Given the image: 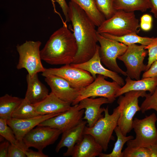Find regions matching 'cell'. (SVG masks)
Wrapping results in <instances>:
<instances>
[{
  "label": "cell",
  "mask_w": 157,
  "mask_h": 157,
  "mask_svg": "<svg viewBox=\"0 0 157 157\" xmlns=\"http://www.w3.org/2000/svg\"><path fill=\"white\" fill-rule=\"evenodd\" d=\"M68 15L73 26L78 51L71 64H78L89 60L95 54L98 42L96 26L84 11L70 1Z\"/></svg>",
  "instance_id": "cell-1"
},
{
  "label": "cell",
  "mask_w": 157,
  "mask_h": 157,
  "mask_svg": "<svg viewBox=\"0 0 157 157\" xmlns=\"http://www.w3.org/2000/svg\"><path fill=\"white\" fill-rule=\"evenodd\" d=\"M78 47L73 33L67 24L55 31L40 50L42 60L51 65L71 64Z\"/></svg>",
  "instance_id": "cell-2"
},
{
  "label": "cell",
  "mask_w": 157,
  "mask_h": 157,
  "mask_svg": "<svg viewBox=\"0 0 157 157\" xmlns=\"http://www.w3.org/2000/svg\"><path fill=\"white\" fill-rule=\"evenodd\" d=\"M140 28L138 19L134 12L118 10L98 27L97 32L120 36L131 33L138 34L140 30Z\"/></svg>",
  "instance_id": "cell-3"
},
{
  "label": "cell",
  "mask_w": 157,
  "mask_h": 157,
  "mask_svg": "<svg viewBox=\"0 0 157 157\" xmlns=\"http://www.w3.org/2000/svg\"><path fill=\"white\" fill-rule=\"evenodd\" d=\"M104 116L100 118L93 126L91 127L85 126L84 134H88L92 136L102 147L103 150L106 151L110 141L115 140L112 134L117 126L120 111L118 106L113 109L112 114L110 115L107 106L104 108Z\"/></svg>",
  "instance_id": "cell-4"
},
{
  "label": "cell",
  "mask_w": 157,
  "mask_h": 157,
  "mask_svg": "<svg viewBox=\"0 0 157 157\" xmlns=\"http://www.w3.org/2000/svg\"><path fill=\"white\" fill-rule=\"evenodd\" d=\"M157 117L154 113L142 119L135 118L133 120L132 128L136 137L127 142V146L149 148L157 146Z\"/></svg>",
  "instance_id": "cell-5"
},
{
  "label": "cell",
  "mask_w": 157,
  "mask_h": 157,
  "mask_svg": "<svg viewBox=\"0 0 157 157\" xmlns=\"http://www.w3.org/2000/svg\"><path fill=\"white\" fill-rule=\"evenodd\" d=\"M119 97L117 103L120 111L117 126L124 135L126 136L133 129V117L136 114L141 111L138 105V98L145 97L146 91H132Z\"/></svg>",
  "instance_id": "cell-6"
},
{
  "label": "cell",
  "mask_w": 157,
  "mask_h": 157,
  "mask_svg": "<svg viewBox=\"0 0 157 157\" xmlns=\"http://www.w3.org/2000/svg\"><path fill=\"white\" fill-rule=\"evenodd\" d=\"M41 44V42L39 41H26L16 46L19 55V61L16 66L17 69H25L31 77L45 70V68L41 62L40 50Z\"/></svg>",
  "instance_id": "cell-7"
},
{
  "label": "cell",
  "mask_w": 157,
  "mask_h": 157,
  "mask_svg": "<svg viewBox=\"0 0 157 157\" xmlns=\"http://www.w3.org/2000/svg\"><path fill=\"white\" fill-rule=\"evenodd\" d=\"M106 76L98 74L94 81L88 86L80 90L78 97L72 104L73 106L78 104L82 99L86 98L104 97L107 98L110 103L115 100L116 95L121 87L114 81L109 82L105 79Z\"/></svg>",
  "instance_id": "cell-8"
},
{
  "label": "cell",
  "mask_w": 157,
  "mask_h": 157,
  "mask_svg": "<svg viewBox=\"0 0 157 157\" xmlns=\"http://www.w3.org/2000/svg\"><path fill=\"white\" fill-rule=\"evenodd\" d=\"M97 38L100 44L99 53L101 62L110 70L127 76L126 72L118 66L117 59L125 52L128 46L105 38L99 34L97 33Z\"/></svg>",
  "instance_id": "cell-9"
},
{
  "label": "cell",
  "mask_w": 157,
  "mask_h": 157,
  "mask_svg": "<svg viewBox=\"0 0 157 157\" xmlns=\"http://www.w3.org/2000/svg\"><path fill=\"white\" fill-rule=\"evenodd\" d=\"M53 75L61 77L73 88L81 90L89 85L94 79L88 72L71 65H64L58 68H45L42 75L45 77Z\"/></svg>",
  "instance_id": "cell-10"
},
{
  "label": "cell",
  "mask_w": 157,
  "mask_h": 157,
  "mask_svg": "<svg viewBox=\"0 0 157 157\" xmlns=\"http://www.w3.org/2000/svg\"><path fill=\"white\" fill-rule=\"evenodd\" d=\"M125 52L117 59L122 61L126 68L127 76L139 80L141 72L146 71V65L143 62L148 53L145 46L133 44L127 46Z\"/></svg>",
  "instance_id": "cell-11"
},
{
  "label": "cell",
  "mask_w": 157,
  "mask_h": 157,
  "mask_svg": "<svg viewBox=\"0 0 157 157\" xmlns=\"http://www.w3.org/2000/svg\"><path fill=\"white\" fill-rule=\"evenodd\" d=\"M62 133L61 130L49 126H37L26 134L23 140L28 147L42 151L47 146L53 144Z\"/></svg>",
  "instance_id": "cell-12"
},
{
  "label": "cell",
  "mask_w": 157,
  "mask_h": 157,
  "mask_svg": "<svg viewBox=\"0 0 157 157\" xmlns=\"http://www.w3.org/2000/svg\"><path fill=\"white\" fill-rule=\"evenodd\" d=\"M84 109L79 110L78 104L73 105L66 111L49 118L38 126H47L58 129L63 132L78 124L83 120Z\"/></svg>",
  "instance_id": "cell-13"
},
{
  "label": "cell",
  "mask_w": 157,
  "mask_h": 157,
  "mask_svg": "<svg viewBox=\"0 0 157 157\" xmlns=\"http://www.w3.org/2000/svg\"><path fill=\"white\" fill-rule=\"evenodd\" d=\"M99 48L100 46L97 45L95 54L88 61L82 63L70 65L88 72L94 79L97 77V74H100L111 78L120 86H123L125 84V83L122 78L118 73L105 68L101 64Z\"/></svg>",
  "instance_id": "cell-14"
},
{
  "label": "cell",
  "mask_w": 157,
  "mask_h": 157,
  "mask_svg": "<svg viewBox=\"0 0 157 157\" xmlns=\"http://www.w3.org/2000/svg\"><path fill=\"white\" fill-rule=\"evenodd\" d=\"M45 77L51 92L62 100L72 104L78 96L81 90L73 88L62 78L53 75Z\"/></svg>",
  "instance_id": "cell-15"
},
{
  "label": "cell",
  "mask_w": 157,
  "mask_h": 157,
  "mask_svg": "<svg viewBox=\"0 0 157 157\" xmlns=\"http://www.w3.org/2000/svg\"><path fill=\"white\" fill-rule=\"evenodd\" d=\"M109 103H110L108 99L104 97L95 99L86 98L79 102L78 104L79 110L85 109L84 116L82 119L86 121L89 127L93 126L100 118L104 116L102 113L104 112V108L101 107L103 104Z\"/></svg>",
  "instance_id": "cell-16"
},
{
  "label": "cell",
  "mask_w": 157,
  "mask_h": 157,
  "mask_svg": "<svg viewBox=\"0 0 157 157\" xmlns=\"http://www.w3.org/2000/svg\"><path fill=\"white\" fill-rule=\"evenodd\" d=\"M87 123L86 121L82 120L78 124L62 133L61 139L57 145L55 151L58 153L63 147L67 150L63 154L64 156H71L75 145L82 138Z\"/></svg>",
  "instance_id": "cell-17"
},
{
  "label": "cell",
  "mask_w": 157,
  "mask_h": 157,
  "mask_svg": "<svg viewBox=\"0 0 157 157\" xmlns=\"http://www.w3.org/2000/svg\"><path fill=\"white\" fill-rule=\"evenodd\" d=\"M60 113L39 115L25 119H19L11 118L8 120L7 122L8 125L13 130L16 139L22 140L25 135L35 126L44 121Z\"/></svg>",
  "instance_id": "cell-18"
},
{
  "label": "cell",
  "mask_w": 157,
  "mask_h": 157,
  "mask_svg": "<svg viewBox=\"0 0 157 157\" xmlns=\"http://www.w3.org/2000/svg\"><path fill=\"white\" fill-rule=\"evenodd\" d=\"M71 104L60 99L51 92L44 100L34 105L37 113L44 115L63 113L71 107Z\"/></svg>",
  "instance_id": "cell-19"
},
{
  "label": "cell",
  "mask_w": 157,
  "mask_h": 157,
  "mask_svg": "<svg viewBox=\"0 0 157 157\" xmlns=\"http://www.w3.org/2000/svg\"><path fill=\"white\" fill-rule=\"evenodd\" d=\"M103 149L94 138L88 134H84L82 139L75 146L72 157H95L99 156Z\"/></svg>",
  "instance_id": "cell-20"
},
{
  "label": "cell",
  "mask_w": 157,
  "mask_h": 157,
  "mask_svg": "<svg viewBox=\"0 0 157 157\" xmlns=\"http://www.w3.org/2000/svg\"><path fill=\"white\" fill-rule=\"evenodd\" d=\"M26 81L27 86L25 98L31 103L40 102L49 94L48 89L39 80L38 74L33 77L28 74Z\"/></svg>",
  "instance_id": "cell-21"
},
{
  "label": "cell",
  "mask_w": 157,
  "mask_h": 157,
  "mask_svg": "<svg viewBox=\"0 0 157 157\" xmlns=\"http://www.w3.org/2000/svg\"><path fill=\"white\" fill-rule=\"evenodd\" d=\"M126 83L117 92L116 97L132 91H148L152 94L157 88V77H148L141 80H133L127 76Z\"/></svg>",
  "instance_id": "cell-22"
},
{
  "label": "cell",
  "mask_w": 157,
  "mask_h": 157,
  "mask_svg": "<svg viewBox=\"0 0 157 157\" xmlns=\"http://www.w3.org/2000/svg\"><path fill=\"white\" fill-rule=\"evenodd\" d=\"M78 5L95 25L98 27L106 19L98 9L94 0H70Z\"/></svg>",
  "instance_id": "cell-23"
},
{
  "label": "cell",
  "mask_w": 157,
  "mask_h": 157,
  "mask_svg": "<svg viewBox=\"0 0 157 157\" xmlns=\"http://www.w3.org/2000/svg\"><path fill=\"white\" fill-rule=\"evenodd\" d=\"M113 6L116 11L127 12H144L150 8V0H114Z\"/></svg>",
  "instance_id": "cell-24"
},
{
  "label": "cell",
  "mask_w": 157,
  "mask_h": 157,
  "mask_svg": "<svg viewBox=\"0 0 157 157\" xmlns=\"http://www.w3.org/2000/svg\"><path fill=\"white\" fill-rule=\"evenodd\" d=\"M23 99L6 94L0 97V118L7 120L12 118L14 111Z\"/></svg>",
  "instance_id": "cell-25"
},
{
  "label": "cell",
  "mask_w": 157,
  "mask_h": 157,
  "mask_svg": "<svg viewBox=\"0 0 157 157\" xmlns=\"http://www.w3.org/2000/svg\"><path fill=\"white\" fill-rule=\"evenodd\" d=\"M100 34L105 38L121 42L127 46L137 43L147 46L154 38V37H142L136 33H131L120 36H115L106 33Z\"/></svg>",
  "instance_id": "cell-26"
},
{
  "label": "cell",
  "mask_w": 157,
  "mask_h": 157,
  "mask_svg": "<svg viewBox=\"0 0 157 157\" xmlns=\"http://www.w3.org/2000/svg\"><path fill=\"white\" fill-rule=\"evenodd\" d=\"M39 115L36 112L34 105L24 98L13 112L12 118L19 119H25Z\"/></svg>",
  "instance_id": "cell-27"
},
{
  "label": "cell",
  "mask_w": 157,
  "mask_h": 157,
  "mask_svg": "<svg viewBox=\"0 0 157 157\" xmlns=\"http://www.w3.org/2000/svg\"><path fill=\"white\" fill-rule=\"evenodd\" d=\"M117 136V139L115 144L112 152L108 154L102 152L100 154V157H123L122 150L124 144L129 140L134 139L132 135L128 136L124 135L117 126L114 130Z\"/></svg>",
  "instance_id": "cell-28"
},
{
  "label": "cell",
  "mask_w": 157,
  "mask_h": 157,
  "mask_svg": "<svg viewBox=\"0 0 157 157\" xmlns=\"http://www.w3.org/2000/svg\"><path fill=\"white\" fill-rule=\"evenodd\" d=\"M23 140H17L15 143L10 144L8 157H26L25 151L28 149Z\"/></svg>",
  "instance_id": "cell-29"
},
{
  "label": "cell",
  "mask_w": 157,
  "mask_h": 157,
  "mask_svg": "<svg viewBox=\"0 0 157 157\" xmlns=\"http://www.w3.org/2000/svg\"><path fill=\"white\" fill-rule=\"evenodd\" d=\"M97 6L106 19L112 17L117 11L113 7L114 0H94Z\"/></svg>",
  "instance_id": "cell-30"
},
{
  "label": "cell",
  "mask_w": 157,
  "mask_h": 157,
  "mask_svg": "<svg viewBox=\"0 0 157 157\" xmlns=\"http://www.w3.org/2000/svg\"><path fill=\"white\" fill-rule=\"evenodd\" d=\"M123 153V157H151V150L147 147L127 146Z\"/></svg>",
  "instance_id": "cell-31"
},
{
  "label": "cell",
  "mask_w": 157,
  "mask_h": 157,
  "mask_svg": "<svg viewBox=\"0 0 157 157\" xmlns=\"http://www.w3.org/2000/svg\"><path fill=\"white\" fill-rule=\"evenodd\" d=\"M7 120L0 118V135L10 144H14L17 139L13 130L8 124Z\"/></svg>",
  "instance_id": "cell-32"
},
{
  "label": "cell",
  "mask_w": 157,
  "mask_h": 157,
  "mask_svg": "<svg viewBox=\"0 0 157 157\" xmlns=\"http://www.w3.org/2000/svg\"><path fill=\"white\" fill-rule=\"evenodd\" d=\"M145 98L140 107L142 113L153 109L157 113V88L152 94H147Z\"/></svg>",
  "instance_id": "cell-33"
},
{
  "label": "cell",
  "mask_w": 157,
  "mask_h": 157,
  "mask_svg": "<svg viewBox=\"0 0 157 157\" xmlns=\"http://www.w3.org/2000/svg\"><path fill=\"white\" fill-rule=\"evenodd\" d=\"M144 49L148 50V61L146 65L147 71L149 69L152 64L157 60V37L154 38L152 42L149 44L145 46Z\"/></svg>",
  "instance_id": "cell-34"
},
{
  "label": "cell",
  "mask_w": 157,
  "mask_h": 157,
  "mask_svg": "<svg viewBox=\"0 0 157 157\" xmlns=\"http://www.w3.org/2000/svg\"><path fill=\"white\" fill-rule=\"evenodd\" d=\"M157 77V60L154 62L147 70L143 73L142 78Z\"/></svg>",
  "instance_id": "cell-35"
},
{
  "label": "cell",
  "mask_w": 157,
  "mask_h": 157,
  "mask_svg": "<svg viewBox=\"0 0 157 157\" xmlns=\"http://www.w3.org/2000/svg\"><path fill=\"white\" fill-rule=\"evenodd\" d=\"M56 1L58 3L60 7L65 16L66 22L70 21L68 15V5L67 3L65 0H56Z\"/></svg>",
  "instance_id": "cell-36"
},
{
  "label": "cell",
  "mask_w": 157,
  "mask_h": 157,
  "mask_svg": "<svg viewBox=\"0 0 157 157\" xmlns=\"http://www.w3.org/2000/svg\"><path fill=\"white\" fill-rule=\"evenodd\" d=\"M10 143L8 141L2 142L0 144V157H8V149Z\"/></svg>",
  "instance_id": "cell-37"
},
{
  "label": "cell",
  "mask_w": 157,
  "mask_h": 157,
  "mask_svg": "<svg viewBox=\"0 0 157 157\" xmlns=\"http://www.w3.org/2000/svg\"><path fill=\"white\" fill-rule=\"evenodd\" d=\"M25 154L27 157H47L48 156L44 154L42 151L38 150V151H33L29 149L25 151Z\"/></svg>",
  "instance_id": "cell-38"
},
{
  "label": "cell",
  "mask_w": 157,
  "mask_h": 157,
  "mask_svg": "<svg viewBox=\"0 0 157 157\" xmlns=\"http://www.w3.org/2000/svg\"><path fill=\"white\" fill-rule=\"evenodd\" d=\"M140 25L141 29L145 31H150L152 27V23L147 22L140 21Z\"/></svg>",
  "instance_id": "cell-39"
},
{
  "label": "cell",
  "mask_w": 157,
  "mask_h": 157,
  "mask_svg": "<svg viewBox=\"0 0 157 157\" xmlns=\"http://www.w3.org/2000/svg\"><path fill=\"white\" fill-rule=\"evenodd\" d=\"M150 12L153 14L154 17L157 18V0H150Z\"/></svg>",
  "instance_id": "cell-40"
},
{
  "label": "cell",
  "mask_w": 157,
  "mask_h": 157,
  "mask_svg": "<svg viewBox=\"0 0 157 157\" xmlns=\"http://www.w3.org/2000/svg\"><path fill=\"white\" fill-rule=\"evenodd\" d=\"M51 0L53 5V6L54 8V11L56 13H57L58 12L56 11V9L55 5V1L54 0Z\"/></svg>",
  "instance_id": "cell-41"
}]
</instances>
